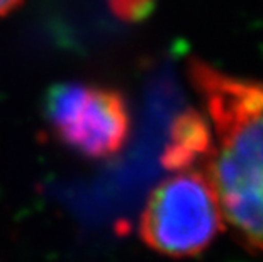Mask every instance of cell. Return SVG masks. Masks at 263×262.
<instances>
[{
  "instance_id": "1",
  "label": "cell",
  "mask_w": 263,
  "mask_h": 262,
  "mask_svg": "<svg viewBox=\"0 0 263 262\" xmlns=\"http://www.w3.org/2000/svg\"><path fill=\"white\" fill-rule=\"evenodd\" d=\"M189 75L212 128L204 170L224 221L245 247L263 255V82L195 58Z\"/></svg>"
},
{
  "instance_id": "2",
  "label": "cell",
  "mask_w": 263,
  "mask_h": 262,
  "mask_svg": "<svg viewBox=\"0 0 263 262\" xmlns=\"http://www.w3.org/2000/svg\"><path fill=\"white\" fill-rule=\"evenodd\" d=\"M224 228L219 199L205 170L173 172L149 194L139 235L156 252L173 259L194 257Z\"/></svg>"
},
{
  "instance_id": "3",
  "label": "cell",
  "mask_w": 263,
  "mask_h": 262,
  "mask_svg": "<svg viewBox=\"0 0 263 262\" xmlns=\"http://www.w3.org/2000/svg\"><path fill=\"white\" fill-rule=\"evenodd\" d=\"M53 135L88 159H109L131 133V114L119 91L93 83H58L44 99Z\"/></svg>"
},
{
  "instance_id": "4",
  "label": "cell",
  "mask_w": 263,
  "mask_h": 262,
  "mask_svg": "<svg viewBox=\"0 0 263 262\" xmlns=\"http://www.w3.org/2000/svg\"><path fill=\"white\" fill-rule=\"evenodd\" d=\"M211 150L212 128L209 119L199 111L189 109L173 119L161 164L173 172L194 169L202 160H207Z\"/></svg>"
},
{
  "instance_id": "5",
  "label": "cell",
  "mask_w": 263,
  "mask_h": 262,
  "mask_svg": "<svg viewBox=\"0 0 263 262\" xmlns=\"http://www.w3.org/2000/svg\"><path fill=\"white\" fill-rule=\"evenodd\" d=\"M107 4L116 18L126 22L143 21L155 7V0H107Z\"/></svg>"
},
{
  "instance_id": "6",
  "label": "cell",
  "mask_w": 263,
  "mask_h": 262,
  "mask_svg": "<svg viewBox=\"0 0 263 262\" xmlns=\"http://www.w3.org/2000/svg\"><path fill=\"white\" fill-rule=\"evenodd\" d=\"M22 0H0V18H4V15H7L9 12H12V10L21 5Z\"/></svg>"
}]
</instances>
